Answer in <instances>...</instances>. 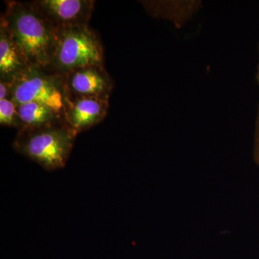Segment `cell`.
Masks as SVG:
<instances>
[{"label":"cell","instance_id":"6da1fadb","mask_svg":"<svg viewBox=\"0 0 259 259\" xmlns=\"http://www.w3.org/2000/svg\"><path fill=\"white\" fill-rule=\"evenodd\" d=\"M3 24L28 67L49 71L55 53L57 30L32 2L6 1Z\"/></svg>","mask_w":259,"mask_h":259},{"label":"cell","instance_id":"7a4b0ae2","mask_svg":"<svg viewBox=\"0 0 259 259\" xmlns=\"http://www.w3.org/2000/svg\"><path fill=\"white\" fill-rule=\"evenodd\" d=\"M77 135L66 121L23 127L18 130L13 148L47 171H55L66 166Z\"/></svg>","mask_w":259,"mask_h":259},{"label":"cell","instance_id":"3957f363","mask_svg":"<svg viewBox=\"0 0 259 259\" xmlns=\"http://www.w3.org/2000/svg\"><path fill=\"white\" fill-rule=\"evenodd\" d=\"M104 66L101 40L90 25L59 29L50 72L64 74L89 66Z\"/></svg>","mask_w":259,"mask_h":259},{"label":"cell","instance_id":"277c9868","mask_svg":"<svg viewBox=\"0 0 259 259\" xmlns=\"http://www.w3.org/2000/svg\"><path fill=\"white\" fill-rule=\"evenodd\" d=\"M10 99L17 106L37 102L64 112L68 95L61 75L28 67L10 83Z\"/></svg>","mask_w":259,"mask_h":259},{"label":"cell","instance_id":"5b68a950","mask_svg":"<svg viewBox=\"0 0 259 259\" xmlns=\"http://www.w3.org/2000/svg\"><path fill=\"white\" fill-rule=\"evenodd\" d=\"M32 4L56 29L89 25L94 10V0H36Z\"/></svg>","mask_w":259,"mask_h":259},{"label":"cell","instance_id":"8992f818","mask_svg":"<svg viewBox=\"0 0 259 259\" xmlns=\"http://www.w3.org/2000/svg\"><path fill=\"white\" fill-rule=\"evenodd\" d=\"M60 75L69 97L110 98L113 82L104 66H86Z\"/></svg>","mask_w":259,"mask_h":259},{"label":"cell","instance_id":"52a82bcc","mask_svg":"<svg viewBox=\"0 0 259 259\" xmlns=\"http://www.w3.org/2000/svg\"><path fill=\"white\" fill-rule=\"evenodd\" d=\"M109 98L74 97L66 99L65 120L76 134L88 131L106 117Z\"/></svg>","mask_w":259,"mask_h":259},{"label":"cell","instance_id":"ba28073f","mask_svg":"<svg viewBox=\"0 0 259 259\" xmlns=\"http://www.w3.org/2000/svg\"><path fill=\"white\" fill-rule=\"evenodd\" d=\"M140 3L150 16L171 22L179 29L188 23L202 7L199 0H146Z\"/></svg>","mask_w":259,"mask_h":259},{"label":"cell","instance_id":"9c48e42d","mask_svg":"<svg viewBox=\"0 0 259 259\" xmlns=\"http://www.w3.org/2000/svg\"><path fill=\"white\" fill-rule=\"evenodd\" d=\"M27 68L11 35L0 23V81L11 83Z\"/></svg>","mask_w":259,"mask_h":259},{"label":"cell","instance_id":"30bf717a","mask_svg":"<svg viewBox=\"0 0 259 259\" xmlns=\"http://www.w3.org/2000/svg\"><path fill=\"white\" fill-rule=\"evenodd\" d=\"M18 111L23 125L22 127H40L66 121L64 112L37 102H28L19 105Z\"/></svg>","mask_w":259,"mask_h":259},{"label":"cell","instance_id":"8fae6325","mask_svg":"<svg viewBox=\"0 0 259 259\" xmlns=\"http://www.w3.org/2000/svg\"><path fill=\"white\" fill-rule=\"evenodd\" d=\"M0 124L18 130L23 126L19 116L18 106L11 99L0 100Z\"/></svg>","mask_w":259,"mask_h":259},{"label":"cell","instance_id":"7c38bea8","mask_svg":"<svg viewBox=\"0 0 259 259\" xmlns=\"http://www.w3.org/2000/svg\"><path fill=\"white\" fill-rule=\"evenodd\" d=\"M253 155L255 163L259 166V102L258 107H257L256 117H255V121Z\"/></svg>","mask_w":259,"mask_h":259},{"label":"cell","instance_id":"4fadbf2b","mask_svg":"<svg viewBox=\"0 0 259 259\" xmlns=\"http://www.w3.org/2000/svg\"><path fill=\"white\" fill-rule=\"evenodd\" d=\"M10 99V83L0 81V100Z\"/></svg>","mask_w":259,"mask_h":259},{"label":"cell","instance_id":"5bb4252c","mask_svg":"<svg viewBox=\"0 0 259 259\" xmlns=\"http://www.w3.org/2000/svg\"><path fill=\"white\" fill-rule=\"evenodd\" d=\"M256 79L258 80L259 84V45H258V65H257V71H256Z\"/></svg>","mask_w":259,"mask_h":259}]
</instances>
